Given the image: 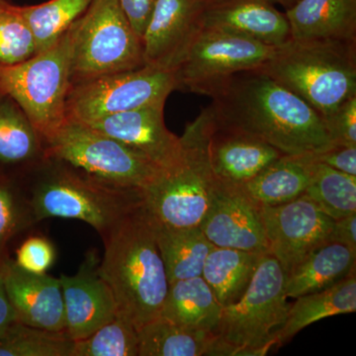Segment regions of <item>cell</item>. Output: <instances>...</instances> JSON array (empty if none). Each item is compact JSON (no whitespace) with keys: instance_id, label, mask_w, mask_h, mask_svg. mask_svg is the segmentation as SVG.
<instances>
[{"instance_id":"13","label":"cell","mask_w":356,"mask_h":356,"mask_svg":"<svg viewBox=\"0 0 356 356\" xmlns=\"http://www.w3.org/2000/svg\"><path fill=\"white\" fill-rule=\"evenodd\" d=\"M199 227L215 247L268 252L259 206L240 185L216 179L209 208Z\"/></svg>"},{"instance_id":"35","label":"cell","mask_w":356,"mask_h":356,"mask_svg":"<svg viewBox=\"0 0 356 356\" xmlns=\"http://www.w3.org/2000/svg\"><path fill=\"white\" fill-rule=\"evenodd\" d=\"M57 252L53 243L41 236H33L16 250V266L27 273L44 274L53 266Z\"/></svg>"},{"instance_id":"9","label":"cell","mask_w":356,"mask_h":356,"mask_svg":"<svg viewBox=\"0 0 356 356\" xmlns=\"http://www.w3.org/2000/svg\"><path fill=\"white\" fill-rule=\"evenodd\" d=\"M74 26L72 86L144 67L142 39L118 0H93Z\"/></svg>"},{"instance_id":"19","label":"cell","mask_w":356,"mask_h":356,"mask_svg":"<svg viewBox=\"0 0 356 356\" xmlns=\"http://www.w3.org/2000/svg\"><path fill=\"white\" fill-rule=\"evenodd\" d=\"M213 123V120H212ZM210 165L219 181L242 185L283 156L264 140L213 123L209 139Z\"/></svg>"},{"instance_id":"27","label":"cell","mask_w":356,"mask_h":356,"mask_svg":"<svg viewBox=\"0 0 356 356\" xmlns=\"http://www.w3.org/2000/svg\"><path fill=\"white\" fill-rule=\"evenodd\" d=\"M0 163L20 165L44 159V143L20 107L0 95Z\"/></svg>"},{"instance_id":"33","label":"cell","mask_w":356,"mask_h":356,"mask_svg":"<svg viewBox=\"0 0 356 356\" xmlns=\"http://www.w3.org/2000/svg\"><path fill=\"white\" fill-rule=\"evenodd\" d=\"M34 35L18 11L7 4L0 9V65L21 64L36 55Z\"/></svg>"},{"instance_id":"12","label":"cell","mask_w":356,"mask_h":356,"mask_svg":"<svg viewBox=\"0 0 356 356\" xmlns=\"http://www.w3.org/2000/svg\"><path fill=\"white\" fill-rule=\"evenodd\" d=\"M268 252L284 274L325 243H331L334 220L305 195L276 206H259Z\"/></svg>"},{"instance_id":"39","label":"cell","mask_w":356,"mask_h":356,"mask_svg":"<svg viewBox=\"0 0 356 356\" xmlns=\"http://www.w3.org/2000/svg\"><path fill=\"white\" fill-rule=\"evenodd\" d=\"M331 242L341 243L356 252V213L334 220Z\"/></svg>"},{"instance_id":"22","label":"cell","mask_w":356,"mask_h":356,"mask_svg":"<svg viewBox=\"0 0 356 356\" xmlns=\"http://www.w3.org/2000/svg\"><path fill=\"white\" fill-rule=\"evenodd\" d=\"M222 306L202 276L170 283L159 317L194 332L214 334Z\"/></svg>"},{"instance_id":"23","label":"cell","mask_w":356,"mask_h":356,"mask_svg":"<svg viewBox=\"0 0 356 356\" xmlns=\"http://www.w3.org/2000/svg\"><path fill=\"white\" fill-rule=\"evenodd\" d=\"M313 154H283L266 170L240 185L259 206H276L303 195L314 168Z\"/></svg>"},{"instance_id":"43","label":"cell","mask_w":356,"mask_h":356,"mask_svg":"<svg viewBox=\"0 0 356 356\" xmlns=\"http://www.w3.org/2000/svg\"><path fill=\"white\" fill-rule=\"evenodd\" d=\"M206 1L209 2V1H212V0H206Z\"/></svg>"},{"instance_id":"20","label":"cell","mask_w":356,"mask_h":356,"mask_svg":"<svg viewBox=\"0 0 356 356\" xmlns=\"http://www.w3.org/2000/svg\"><path fill=\"white\" fill-rule=\"evenodd\" d=\"M284 13L295 41L356 44V0H299Z\"/></svg>"},{"instance_id":"31","label":"cell","mask_w":356,"mask_h":356,"mask_svg":"<svg viewBox=\"0 0 356 356\" xmlns=\"http://www.w3.org/2000/svg\"><path fill=\"white\" fill-rule=\"evenodd\" d=\"M67 332L44 331L17 322L0 334V356H72Z\"/></svg>"},{"instance_id":"4","label":"cell","mask_w":356,"mask_h":356,"mask_svg":"<svg viewBox=\"0 0 356 356\" xmlns=\"http://www.w3.org/2000/svg\"><path fill=\"white\" fill-rule=\"evenodd\" d=\"M44 161L24 195L34 222L48 218L79 220L104 238L142 203L139 191L105 184L56 159Z\"/></svg>"},{"instance_id":"28","label":"cell","mask_w":356,"mask_h":356,"mask_svg":"<svg viewBox=\"0 0 356 356\" xmlns=\"http://www.w3.org/2000/svg\"><path fill=\"white\" fill-rule=\"evenodd\" d=\"M139 356H204L214 334L194 332L158 317L138 330Z\"/></svg>"},{"instance_id":"8","label":"cell","mask_w":356,"mask_h":356,"mask_svg":"<svg viewBox=\"0 0 356 356\" xmlns=\"http://www.w3.org/2000/svg\"><path fill=\"white\" fill-rule=\"evenodd\" d=\"M44 145V159L62 161L88 177L121 188L140 191L161 170L119 140L72 119L67 118Z\"/></svg>"},{"instance_id":"30","label":"cell","mask_w":356,"mask_h":356,"mask_svg":"<svg viewBox=\"0 0 356 356\" xmlns=\"http://www.w3.org/2000/svg\"><path fill=\"white\" fill-rule=\"evenodd\" d=\"M93 0H50L40 6H17L34 35L37 53L53 46Z\"/></svg>"},{"instance_id":"24","label":"cell","mask_w":356,"mask_h":356,"mask_svg":"<svg viewBox=\"0 0 356 356\" xmlns=\"http://www.w3.org/2000/svg\"><path fill=\"white\" fill-rule=\"evenodd\" d=\"M296 299L297 301L290 305L286 322L276 336V346L286 343L302 330L323 318L355 313V273L331 287Z\"/></svg>"},{"instance_id":"42","label":"cell","mask_w":356,"mask_h":356,"mask_svg":"<svg viewBox=\"0 0 356 356\" xmlns=\"http://www.w3.org/2000/svg\"><path fill=\"white\" fill-rule=\"evenodd\" d=\"M8 4V2H6V0H0V9L3 8Z\"/></svg>"},{"instance_id":"40","label":"cell","mask_w":356,"mask_h":356,"mask_svg":"<svg viewBox=\"0 0 356 356\" xmlns=\"http://www.w3.org/2000/svg\"><path fill=\"white\" fill-rule=\"evenodd\" d=\"M17 322L19 321L13 306L11 305L10 300L7 296L3 276L0 269V334Z\"/></svg>"},{"instance_id":"29","label":"cell","mask_w":356,"mask_h":356,"mask_svg":"<svg viewBox=\"0 0 356 356\" xmlns=\"http://www.w3.org/2000/svg\"><path fill=\"white\" fill-rule=\"evenodd\" d=\"M314 159V156H313ZM313 173L304 195L332 219L356 213V177L318 163L314 159Z\"/></svg>"},{"instance_id":"1","label":"cell","mask_w":356,"mask_h":356,"mask_svg":"<svg viewBox=\"0 0 356 356\" xmlns=\"http://www.w3.org/2000/svg\"><path fill=\"white\" fill-rule=\"evenodd\" d=\"M210 97L215 126L252 136L283 154H318L334 146L323 117L261 70L234 74Z\"/></svg>"},{"instance_id":"16","label":"cell","mask_w":356,"mask_h":356,"mask_svg":"<svg viewBox=\"0 0 356 356\" xmlns=\"http://www.w3.org/2000/svg\"><path fill=\"white\" fill-rule=\"evenodd\" d=\"M163 108L165 105H156L131 110L86 125L119 140L165 170L179 159L181 144L180 138L166 127Z\"/></svg>"},{"instance_id":"26","label":"cell","mask_w":356,"mask_h":356,"mask_svg":"<svg viewBox=\"0 0 356 356\" xmlns=\"http://www.w3.org/2000/svg\"><path fill=\"white\" fill-rule=\"evenodd\" d=\"M264 254L215 245L210 250L201 276L222 308L243 296Z\"/></svg>"},{"instance_id":"7","label":"cell","mask_w":356,"mask_h":356,"mask_svg":"<svg viewBox=\"0 0 356 356\" xmlns=\"http://www.w3.org/2000/svg\"><path fill=\"white\" fill-rule=\"evenodd\" d=\"M76 26L47 50L14 65H0V95L24 112L43 143L67 120Z\"/></svg>"},{"instance_id":"3","label":"cell","mask_w":356,"mask_h":356,"mask_svg":"<svg viewBox=\"0 0 356 356\" xmlns=\"http://www.w3.org/2000/svg\"><path fill=\"white\" fill-rule=\"evenodd\" d=\"M212 125L206 107L179 137L181 152L177 163L159 170L140 191L143 208L154 222L172 228L200 226L216 182L208 151Z\"/></svg>"},{"instance_id":"18","label":"cell","mask_w":356,"mask_h":356,"mask_svg":"<svg viewBox=\"0 0 356 356\" xmlns=\"http://www.w3.org/2000/svg\"><path fill=\"white\" fill-rule=\"evenodd\" d=\"M202 27L227 30L268 46L291 39L289 23L269 0H212L204 7Z\"/></svg>"},{"instance_id":"37","label":"cell","mask_w":356,"mask_h":356,"mask_svg":"<svg viewBox=\"0 0 356 356\" xmlns=\"http://www.w3.org/2000/svg\"><path fill=\"white\" fill-rule=\"evenodd\" d=\"M313 156L318 163L356 177V147L332 146Z\"/></svg>"},{"instance_id":"38","label":"cell","mask_w":356,"mask_h":356,"mask_svg":"<svg viewBox=\"0 0 356 356\" xmlns=\"http://www.w3.org/2000/svg\"><path fill=\"white\" fill-rule=\"evenodd\" d=\"M136 34L143 39L158 0H118Z\"/></svg>"},{"instance_id":"14","label":"cell","mask_w":356,"mask_h":356,"mask_svg":"<svg viewBox=\"0 0 356 356\" xmlns=\"http://www.w3.org/2000/svg\"><path fill=\"white\" fill-rule=\"evenodd\" d=\"M99 262L91 250L74 275H60L65 332L72 341L90 336L118 316L113 293L98 273Z\"/></svg>"},{"instance_id":"41","label":"cell","mask_w":356,"mask_h":356,"mask_svg":"<svg viewBox=\"0 0 356 356\" xmlns=\"http://www.w3.org/2000/svg\"><path fill=\"white\" fill-rule=\"evenodd\" d=\"M269 1L273 3L274 6H281L285 10H287V9L291 8L293 6H295L299 0H269Z\"/></svg>"},{"instance_id":"6","label":"cell","mask_w":356,"mask_h":356,"mask_svg":"<svg viewBox=\"0 0 356 356\" xmlns=\"http://www.w3.org/2000/svg\"><path fill=\"white\" fill-rule=\"evenodd\" d=\"M285 274L269 252L262 254L254 277L242 297L222 307L210 356H264L276 346L286 322Z\"/></svg>"},{"instance_id":"36","label":"cell","mask_w":356,"mask_h":356,"mask_svg":"<svg viewBox=\"0 0 356 356\" xmlns=\"http://www.w3.org/2000/svg\"><path fill=\"white\" fill-rule=\"evenodd\" d=\"M334 146L356 147V96L323 117Z\"/></svg>"},{"instance_id":"15","label":"cell","mask_w":356,"mask_h":356,"mask_svg":"<svg viewBox=\"0 0 356 356\" xmlns=\"http://www.w3.org/2000/svg\"><path fill=\"white\" fill-rule=\"evenodd\" d=\"M206 0H158L143 36L145 65L175 70L202 28Z\"/></svg>"},{"instance_id":"2","label":"cell","mask_w":356,"mask_h":356,"mask_svg":"<svg viewBox=\"0 0 356 356\" xmlns=\"http://www.w3.org/2000/svg\"><path fill=\"white\" fill-rule=\"evenodd\" d=\"M102 240L98 273L113 293L118 316L139 330L159 317L170 286L153 222L142 203Z\"/></svg>"},{"instance_id":"11","label":"cell","mask_w":356,"mask_h":356,"mask_svg":"<svg viewBox=\"0 0 356 356\" xmlns=\"http://www.w3.org/2000/svg\"><path fill=\"white\" fill-rule=\"evenodd\" d=\"M275 48L236 33L202 27L173 70L177 89L211 96L234 74L261 70Z\"/></svg>"},{"instance_id":"34","label":"cell","mask_w":356,"mask_h":356,"mask_svg":"<svg viewBox=\"0 0 356 356\" xmlns=\"http://www.w3.org/2000/svg\"><path fill=\"white\" fill-rule=\"evenodd\" d=\"M33 224L24 195L18 194L8 181L0 178V264L4 259L7 243L21 229Z\"/></svg>"},{"instance_id":"21","label":"cell","mask_w":356,"mask_h":356,"mask_svg":"<svg viewBox=\"0 0 356 356\" xmlns=\"http://www.w3.org/2000/svg\"><path fill=\"white\" fill-rule=\"evenodd\" d=\"M356 252L339 243H327L285 274L286 296L298 298L321 291L355 273Z\"/></svg>"},{"instance_id":"17","label":"cell","mask_w":356,"mask_h":356,"mask_svg":"<svg viewBox=\"0 0 356 356\" xmlns=\"http://www.w3.org/2000/svg\"><path fill=\"white\" fill-rule=\"evenodd\" d=\"M0 269L7 296L20 323L44 331L65 332L60 278L27 273L8 259L2 261Z\"/></svg>"},{"instance_id":"32","label":"cell","mask_w":356,"mask_h":356,"mask_svg":"<svg viewBox=\"0 0 356 356\" xmlns=\"http://www.w3.org/2000/svg\"><path fill=\"white\" fill-rule=\"evenodd\" d=\"M72 356H139L138 330L117 316L90 336L74 341Z\"/></svg>"},{"instance_id":"25","label":"cell","mask_w":356,"mask_h":356,"mask_svg":"<svg viewBox=\"0 0 356 356\" xmlns=\"http://www.w3.org/2000/svg\"><path fill=\"white\" fill-rule=\"evenodd\" d=\"M152 222L168 283L202 275L204 262L214 245L200 227L172 228Z\"/></svg>"},{"instance_id":"10","label":"cell","mask_w":356,"mask_h":356,"mask_svg":"<svg viewBox=\"0 0 356 356\" xmlns=\"http://www.w3.org/2000/svg\"><path fill=\"white\" fill-rule=\"evenodd\" d=\"M177 89L173 70L149 65L96 77L70 86L67 118L90 124L110 115L165 105Z\"/></svg>"},{"instance_id":"5","label":"cell","mask_w":356,"mask_h":356,"mask_svg":"<svg viewBox=\"0 0 356 356\" xmlns=\"http://www.w3.org/2000/svg\"><path fill=\"white\" fill-rule=\"evenodd\" d=\"M259 70L324 117L356 96V44L290 39Z\"/></svg>"}]
</instances>
